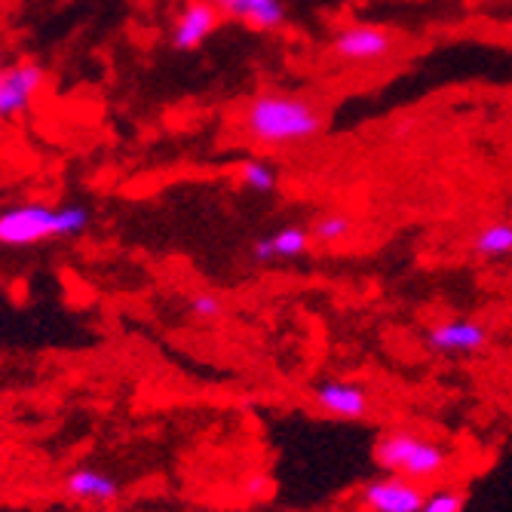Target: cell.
I'll use <instances>...</instances> for the list:
<instances>
[{
    "label": "cell",
    "mask_w": 512,
    "mask_h": 512,
    "mask_svg": "<svg viewBox=\"0 0 512 512\" xmlns=\"http://www.w3.org/2000/svg\"><path fill=\"white\" fill-rule=\"evenodd\" d=\"M286 0H240L230 19L243 22L252 31H276L286 22Z\"/></svg>",
    "instance_id": "cell-13"
},
{
    "label": "cell",
    "mask_w": 512,
    "mask_h": 512,
    "mask_svg": "<svg viewBox=\"0 0 512 512\" xmlns=\"http://www.w3.org/2000/svg\"><path fill=\"white\" fill-rule=\"evenodd\" d=\"M188 310L200 322H215V319L224 316V301L218 295H212V292H197V295L188 298Z\"/></svg>",
    "instance_id": "cell-17"
},
{
    "label": "cell",
    "mask_w": 512,
    "mask_h": 512,
    "mask_svg": "<svg viewBox=\"0 0 512 512\" xmlns=\"http://www.w3.org/2000/svg\"><path fill=\"white\" fill-rule=\"evenodd\" d=\"M4 65H7V62H4V56H0V68H4Z\"/></svg>",
    "instance_id": "cell-19"
},
{
    "label": "cell",
    "mask_w": 512,
    "mask_h": 512,
    "mask_svg": "<svg viewBox=\"0 0 512 512\" xmlns=\"http://www.w3.org/2000/svg\"><path fill=\"white\" fill-rule=\"evenodd\" d=\"M92 212L83 203L74 206H43L25 203L0 212V246L4 249H34L46 240L80 237L89 227Z\"/></svg>",
    "instance_id": "cell-3"
},
{
    "label": "cell",
    "mask_w": 512,
    "mask_h": 512,
    "mask_svg": "<svg viewBox=\"0 0 512 512\" xmlns=\"http://www.w3.org/2000/svg\"><path fill=\"white\" fill-rule=\"evenodd\" d=\"M427 494L430 491L421 482H411L396 473H381L356 491V500L362 512H421Z\"/></svg>",
    "instance_id": "cell-5"
},
{
    "label": "cell",
    "mask_w": 512,
    "mask_h": 512,
    "mask_svg": "<svg viewBox=\"0 0 512 512\" xmlns=\"http://www.w3.org/2000/svg\"><path fill=\"white\" fill-rule=\"evenodd\" d=\"M313 240H310V230L301 224H289V227H279L273 234L261 237L252 243V261L255 264H270V261H295L304 258L310 252Z\"/></svg>",
    "instance_id": "cell-10"
},
{
    "label": "cell",
    "mask_w": 512,
    "mask_h": 512,
    "mask_svg": "<svg viewBox=\"0 0 512 512\" xmlns=\"http://www.w3.org/2000/svg\"><path fill=\"white\" fill-rule=\"evenodd\" d=\"M240 184L252 194H273L276 191V169L264 160H246L240 169Z\"/></svg>",
    "instance_id": "cell-15"
},
{
    "label": "cell",
    "mask_w": 512,
    "mask_h": 512,
    "mask_svg": "<svg viewBox=\"0 0 512 512\" xmlns=\"http://www.w3.org/2000/svg\"><path fill=\"white\" fill-rule=\"evenodd\" d=\"M329 53L350 65H371L396 53V34L384 25L359 22V25L341 28L332 37Z\"/></svg>",
    "instance_id": "cell-6"
},
{
    "label": "cell",
    "mask_w": 512,
    "mask_h": 512,
    "mask_svg": "<svg viewBox=\"0 0 512 512\" xmlns=\"http://www.w3.org/2000/svg\"><path fill=\"white\" fill-rule=\"evenodd\" d=\"M310 399L332 421H365L375 411L371 390L356 381H319L313 384Z\"/></svg>",
    "instance_id": "cell-8"
},
{
    "label": "cell",
    "mask_w": 512,
    "mask_h": 512,
    "mask_svg": "<svg viewBox=\"0 0 512 512\" xmlns=\"http://www.w3.org/2000/svg\"><path fill=\"white\" fill-rule=\"evenodd\" d=\"M240 129L252 145L267 151H289L307 145L329 129V111L304 92L264 89L243 105Z\"/></svg>",
    "instance_id": "cell-1"
},
{
    "label": "cell",
    "mask_w": 512,
    "mask_h": 512,
    "mask_svg": "<svg viewBox=\"0 0 512 512\" xmlns=\"http://www.w3.org/2000/svg\"><path fill=\"white\" fill-rule=\"evenodd\" d=\"M65 494L74 497V500H80V503H99V506H105V503L120 500L123 488H120V482H117L111 473H105V470L80 467V470L68 473V479H65Z\"/></svg>",
    "instance_id": "cell-11"
},
{
    "label": "cell",
    "mask_w": 512,
    "mask_h": 512,
    "mask_svg": "<svg viewBox=\"0 0 512 512\" xmlns=\"http://www.w3.org/2000/svg\"><path fill=\"white\" fill-rule=\"evenodd\" d=\"M371 460H375L381 473H396L411 482L436 485L451 467V448L417 430L393 427L375 436Z\"/></svg>",
    "instance_id": "cell-2"
},
{
    "label": "cell",
    "mask_w": 512,
    "mask_h": 512,
    "mask_svg": "<svg viewBox=\"0 0 512 512\" xmlns=\"http://www.w3.org/2000/svg\"><path fill=\"white\" fill-rule=\"evenodd\" d=\"M221 19L224 16L212 4H206V0H188V4L181 7V13L175 16V22H172L169 40H172V46L178 53H191L218 31Z\"/></svg>",
    "instance_id": "cell-9"
},
{
    "label": "cell",
    "mask_w": 512,
    "mask_h": 512,
    "mask_svg": "<svg viewBox=\"0 0 512 512\" xmlns=\"http://www.w3.org/2000/svg\"><path fill=\"white\" fill-rule=\"evenodd\" d=\"M353 237V218L347 212H319L310 224V240L319 246H341Z\"/></svg>",
    "instance_id": "cell-14"
},
{
    "label": "cell",
    "mask_w": 512,
    "mask_h": 512,
    "mask_svg": "<svg viewBox=\"0 0 512 512\" xmlns=\"http://www.w3.org/2000/svg\"><path fill=\"white\" fill-rule=\"evenodd\" d=\"M206 4H212L224 19H230V13H234V7L240 4V0H206Z\"/></svg>",
    "instance_id": "cell-18"
},
{
    "label": "cell",
    "mask_w": 512,
    "mask_h": 512,
    "mask_svg": "<svg viewBox=\"0 0 512 512\" xmlns=\"http://www.w3.org/2000/svg\"><path fill=\"white\" fill-rule=\"evenodd\" d=\"M467 500H470L467 485H442L427 494L421 512H463L467 509Z\"/></svg>",
    "instance_id": "cell-16"
},
{
    "label": "cell",
    "mask_w": 512,
    "mask_h": 512,
    "mask_svg": "<svg viewBox=\"0 0 512 512\" xmlns=\"http://www.w3.org/2000/svg\"><path fill=\"white\" fill-rule=\"evenodd\" d=\"M494 332L479 319V316H451L439 319L424 332V347L439 356H479L491 347Z\"/></svg>",
    "instance_id": "cell-4"
},
{
    "label": "cell",
    "mask_w": 512,
    "mask_h": 512,
    "mask_svg": "<svg viewBox=\"0 0 512 512\" xmlns=\"http://www.w3.org/2000/svg\"><path fill=\"white\" fill-rule=\"evenodd\" d=\"M470 252L488 264L512 258V221H491L479 227L476 237L470 240Z\"/></svg>",
    "instance_id": "cell-12"
},
{
    "label": "cell",
    "mask_w": 512,
    "mask_h": 512,
    "mask_svg": "<svg viewBox=\"0 0 512 512\" xmlns=\"http://www.w3.org/2000/svg\"><path fill=\"white\" fill-rule=\"evenodd\" d=\"M46 83V68L37 62H10L0 68V120L28 114Z\"/></svg>",
    "instance_id": "cell-7"
}]
</instances>
